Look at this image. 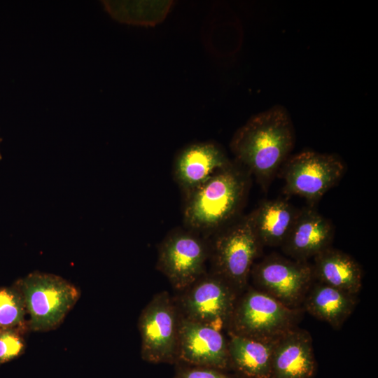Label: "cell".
Wrapping results in <instances>:
<instances>
[{"label":"cell","instance_id":"1","mask_svg":"<svg viewBox=\"0 0 378 378\" xmlns=\"http://www.w3.org/2000/svg\"><path fill=\"white\" fill-rule=\"evenodd\" d=\"M295 130L285 107L275 105L251 117L234 133L230 149L234 161L267 190L295 144Z\"/></svg>","mask_w":378,"mask_h":378},{"label":"cell","instance_id":"2","mask_svg":"<svg viewBox=\"0 0 378 378\" xmlns=\"http://www.w3.org/2000/svg\"><path fill=\"white\" fill-rule=\"evenodd\" d=\"M251 183V174L230 162L202 184L185 194L186 228L209 237L241 216Z\"/></svg>","mask_w":378,"mask_h":378},{"label":"cell","instance_id":"3","mask_svg":"<svg viewBox=\"0 0 378 378\" xmlns=\"http://www.w3.org/2000/svg\"><path fill=\"white\" fill-rule=\"evenodd\" d=\"M302 308H289L267 293L249 288L239 295L227 325L228 333L274 341L297 327Z\"/></svg>","mask_w":378,"mask_h":378},{"label":"cell","instance_id":"4","mask_svg":"<svg viewBox=\"0 0 378 378\" xmlns=\"http://www.w3.org/2000/svg\"><path fill=\"white\" fill-rule=\"evenodd\" d=\"M211 237L209 257L212 272L241 294L246 289L254 261L262 248L249 215H241Z\"/></svg>","mask_w":378,"mask_h":378},{"label":"cell","instance_id":"5","mask_svg":"<svg viewBox=\"0 0 378 378\" xmlns=\"http://www.w3.org/2000/svg\"><path fill=\"white\" fill-rule=\"evenodd\" d=\"M29 330L47 332L57 328L80 298V290L64 278L33 272L18 280Z\"/></svg>","mask_w":378,"mask_h":378},{"label":"cell","instance_id":"6","mask_svg":"<svg viewBox=\"0 0 378 378\" xmlns=\"http://www.w3.org/2000/svg\"><path fill=\"white\" fill-rule=\"evenodd\" d=\"M251 276L255 288L285 306L302 308L305 295L314 281L312 265L272 253L253 265Z\"/></svg>","mask_w":378,"mask_h":378},{"label":"cell","instance_id":"7","mask_svg":"<svg viewBox=\"0 0 378 378\" xmlns=\"http://www.w3.org/2000/svg\"><path fill=\"white\" fill-rule=\"evenodd\" d=\"M344 171L343 161L335 154L300 152L284 163V190L314 203L337 184Z\"/></svg>","mask_w":378,"mask_h":378},{"label":"cell","instance_id":"8","mask_svg":"<svg viewBox=\"0 0 378 378\" xmlns=\"http://www.w3.org/2000/svg\"><path fill=\"white\" fill-rule=\"evenodd\" d=\"M201 236L187 228H176L159 246L157 268L176 289H186L204 274L209 246Z\"/></svg>","mask_w":378,"mask_h":378},{"label":"cell","instance_id":"9","mask_svg":"<svg viewBox=\"0 0 378 378\" xmlns=\"http://www.w3.org/2000/svg\"><path fill=\"white\" fill-rule=\"evenodd\" d=\"M179 316L169 294L160 292L142 310L138 321L141 337V354L149 363H174Z\"/></svg>","mask_w":378,"mask_h":378},{"label":"cell","instance_id":"10","mask_svg":"<svg viewBox=\"0 0 378 378\" xmlns=\"http://www.w3.org/2000/svg\"><path fill=\"white\" fill-rule=\"evenodd\" d=\"M239 296L218 275L204 274L183 294L179 306L181 316L220 331L227 328Z\"/></svg>","mask_w":378,"mask_h":378},{"label":"cell","instance_id":"11","mask_svg":"<svg viewBox=\"0 0 378 378\" xmlns=\"http://www.w3.org/2000/svg\"><path fill=\"white\" fill-rule=\"evenodd\" d=\"M176 360L189 365L226 370L230 368L227 341L220 330L180 316Z\"/></svg>","mask_w":378,"mask_h":378},{"label":"cell","instance_id":"12","mask_svg":"<svg viewBox=\"0 0 378 378\" xmlns=\"http://www.w3.org/2000/svg\"><path fill=\"white\" fill-rule=\"evenodd\" d=\"M333 236L332 223L312 206H307L299 209L281 248L290 258L308 261L330 247Z\"/></svg>","mask_w":378,"mask_h":378},{"label":"cell","instance_id":"13","mask_svg":"<svg viewBox=\"0 0 378 378\" xmlns=\"http://www.w3.org/2000/svg\"><path fill=\"white\" fill-rule=\"evenodd\" d=\"M316 371L312 338L298 326L275 342L270 378H313Z\"/></svg>","mask_w":378,"mask_h":378},{"label":"cell","instance_id":"14","mask_svg":"<svg viewBox=\"0 0 378 378\" xmlns=\"http://www.w3.org/2000/svg\"><path fill=\"white\" fill-rule=\"evenodd\" d=\"M230 162L216 144L195 143L186 146L176 155L174 176L186 194L202 184Z\"/></svg>","mask_w":378,"mask_h":378},{"label":"cell","instance_id":"15","mask_svg":"<svg viewBox=\"0 0 378 378\" xmlns=\"http://www.w3.org/2000/svg\"><path fill=\"white\" fill-rule=\"evenodd\" d=\"M313 258L315 281L358 295L362 287L363 272L352 256L330 246Z\"/></svg>","mask_w":378,"mask_h":378},{"label":"cell","instance_id":"16","mask_svg":"<svg viewBox=\"0 0 378 378\" xmlns=\"http://www.w3.org/2000/svg\"><path fill=\"white\" fill-rule=\"evenodd\" d=\"M357 295L314 281L302 303V309L316 318L340 328L353 313Z\"/></svg>","mask_w":378,"mask_h":378},{"label":"cell","instance_id":"17","mask_svg":"<svg viewBox=\"0 0 378 378\" xmlns=\"http://www.w3.org/2000/svg\"><path fill=\"white\" fill-rule=\"evenodd\" d=\"M299 209L278 199L262 202L248 214L253 231L262 246H281Z\"/></svg>","mask_w":378,"mask_h":378},{"label":"cell","instance_id":"18","mask_svg":"<svg viewBox=\"0 0 378 378\" xmlns=\"http://www.w3.org/2000/svg\"><path fill=\"white\" fill-rule=\"evenodd\" d=\"M228 334L230 368L246 378H270L276 340H259Z\"/></svg>","mask_w":378,"mask_h":378},{"label":"cell","instance_id":"19","mask_svg":"<svg viewBox=\"0 0 378 378\" xmlns=\"http://www.w3.org/2000/svg\"><path fill=\"white\" fill-rule=\"evenodd\" d=\"M27 311L20 290L14 287L0 288V330L28 328L25 320ZM29 329V328H28Z\"/></svg>","mask_w":378,"mask_h":378},{"label":"cell","instance_id":"20","mask_svg":"<svg viewBox=\"0 0 378 378\" xmlns=\"http://www.w3.org/2000/svg\"><path fill=\"white\" fill-rule=\"evenodd\" d=\"M24 330L10 328L0 330V365L21 356L26 348Z\"/></svg>","mask_w":378,"mask_h":378},{"label":"cell","instance_id":"21","mask_svg":"<svg viewBox=\"0 0 378 378\" xmlns=\"http://www.w3.org/2000/svg\"><path fill=\"white\" fill-rule=\"evenodd\" d=\"M224 371L209 367L189 365L179 368L174 378H239Z\"/></svg>","mask_w":378,"mask_h":378},{"label":"cell","instance_id":"22","mask_svg":"<svg viewBox=\"0 0 378 378\" xmlns=\"http://www.w3.org/2000/svg\"><path fill=\"white\" fill-rule=\"evenodd\" d=\"M1 139H0V142H1ZM2 158V156H1V151H0V160H1Z\"/></svg>","mask_w":378,"mask_h":378}]
</instances>
